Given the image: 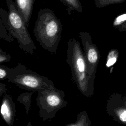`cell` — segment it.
Here are the masks:
<instances>
[{"instance_id":"cell-5","label":"cell","mask_w":126,"mask_h":126,"mask_svg":"<svg viewBox=\"0 0 126 126\" xmlns=\"http://www.w3.org/2000/svg\"><path fill=\"white\" fill-rule=\"evenodd\" d=\"M37 94L36 105L39 117L43 121L51 120L59 110L67 105L64 92L56 88L39 91Z\"/></svg>"},{"instance_id":"cell-17","label":"cell","mask_w":126,"mask_h":126,"mask_svg":"<svg viewBox=\"0 0 126 126\" xmlns=\"http://www.w3.org/2000/svg\"><path fill=\"white\" fill-rule=\"evenodd\" d=\"M11 56L10 55L2 51L0 48V63H2L4 62H8L11 60Z\"/></svg>"},{"instance_id":"cell-7","label":"cell","mask_w":126,"mask_h":126,"mask_svg":"<svg viewBox=\"0 0 126 126\" xmlns=\"http://www.w3.org/2000/svg\"><path fill=\"white\" fill-rule=\"evenodd\" d=\"M16 112V105L13 101L12 96L5 94L3 96L0 108L1 117L9 126L13 124Z\"/></svg>"},{"instance_id":"cell-10","label":"cell","mask_w":126,"mask_h":126,"mask_svg":"<svg viewBox=\"0 0 126 126\" xmlns=\"http://www.w3.org/2000/svg\"><path fill=\"white\" fill-rule=\"evenodd\" d=\"M91 120L86 111H82L78 114L75 122L66 125L65 126H91Z\"/></svg>"},{"instance_id":"cell-14","label":"cell","mask_w":126,"mask_h":126,"mask_svg":"<svg viewBox=\"0 0 126 126\" xmlns=\"http://www.w3.org/2000/svg\"><path fill=\"white\" fill-rule=\"evenodd\" d=\"M119 52L116 49H111L107 55V62L106 65L107 67H110L113 65L116 62L118 57Z\"/></svg>"},{"instance_id":"cell-11","label":"cell","mask_w":126,"mask_h":126,"mask_svg":"<svg viewBox=\"0 0 126 126\" xmlns=\"http://www.w3.org/2000/svg\"><path fill=\"white\" fill-rule=\"evenodd\" d=\"M112 25L120 32L126 31V12L116 17L113 21Z\"/></svg>"},{"instance_id":"cell-15","label":"cell","mask_w":126,"mask_h":126,"mask_svg":"<svg viewBox=\"0 0 126 126\" xmlns=\"http://www.w3.org/2000/svg\"><path fill=\"white\" fill-rule=\"evenodd\" d=\"M97 8H103L107 5L113 4H119L124 2L126 0H94Z\"/></svg>"},{"instance_id":"cell-19","label":"cell","mask_w":126,"mask_h":126,"mask_svg":"<svg viewBox=\"0 0 126 126\" xmlns=\"http://www.w3.org/2000/svg\"><path fill=\"white\" fill-rule=\"evenodd\" d=\"M27 126H32V124H31V123L30 121H29V122H28V123Z\"/></svg>"},{"instance_id":"cell-6","label":"cell","mask_w":126,"mask_h":126,"mask_svg":"<svg viewBox=\"0 0 126 126\" xmlns=\"http://www.w3.org/2000/svg\"><path fill=\"white\" fill-rule=\"evenodd\" d=\"M79 37L83 47L84 54L89 75L95 77L97 66L100 59V53L96 45L93 43L90 34L87 32H80Z\"/></svg>"},{"instance_id":"cell-8","label":"cell","mask_w":126,"mask_h":126,"mask_svg":"<svg viewBox=\"0 0 126 126\" xmlns=\"http://www.w3.org/2000/svg\"><path fill=\"white\" fill-rule=\"evenodd\" d=\"M35 0H15L16 9L24 20L27 27L29 26Z\"/></svg>"},{"instance_id":"cell-16","label":"cell","mask_w":126,"mask_h":126,"mask_svg":"<svg viewBox=\"0 0 126 126\" xmlns=\"http://www.w3.org/2000/svg\"><path fill=\"white\" fill-rule=\"evenodd\" d=\"M8 77V67L1 64L0 65V79L1 80L4 79H7Z\"/></svg>"},{"instance_id":"cell-18","label":"cell","mask_w":126,"mask_h":126,"mask_svg":"<svg viewBox=\"0 0 126 126\" xmlns=\"http://www.w3.org/2000/svg\"><path fill=\"white\" fill-rule=\"evenodd\" d=\"M7 90L5 87V85L2 83H0V96H1L2 94L5 93Z\"/></svg>"},{"instance_id":"cell-13","label":"cell","mask_w":126,"mask_h":126,"mask_svg":"<svg viewBox=\"0 0 126 126\" xmlns=\"http://www.w3.org/2000/svg\"><path fill=\"white\" fill-rule=\"evenodd\" d=\"M0 37L9 42L14 40L12 34L7 30L1 21H0Z\"/></svg>"},{"instance_id":"cell-4","label":"cell","mask_w":126,"mask_h":126,"mask_svg":"<svg viewBox=\"0 0 126 126\" xmlns=\"http://www.w3.org/2000/svg\"><path fill=\"white\" fill-rule=\"evenodd\" d=\"M8 7V21L11 33L18 42L20 48L32 55L36 47L28 30L24 20L18 13L12 0H6Z\"/></svg>"},{"instance_id":"cell-2","label":"cell","mask_w":126,"mask_h":126,"mask_svg":"<svg viewBox=\"0 0 126 126\" xmlns=\"http://www.w3.org/2000/svg\"><path fill=\"white\" fill-rule=\"evenodd\" d=\"M63 25L54 12L49 8L40 9L33 30L40 45L52 53H56L61 39Z\"/></svg>"},{"instance_id":"cell-1","label":"cell","mask_w":126,"mask_h":126,"mask_svg":"<svg viewBox=\"0 0 126 126\" xmlns=\"http://www.w3.org/2000/svg\"><path fill=\"white\" fill-rule=\"evenodd\" d=\"M66 61L70 67L71 79L83 95L90 97L94 94L95 77L89 75L84 52L80 42L75 38L67 42Z\"/></svg>"},{"instance_id":"cell-9","label":"cell","mask_w":126,"mask_h":126,"mask_svg":"<svg viewBox=\"0 0 126 126\" xmlns=\"http://www.w3.org/2000/svg\"><path fill=\"white\" fill-rule=\"evenodd\" d=\"M67 7V11L70 15L72 11L83 12V7L79 0H60Z\"/></svg>"},{"instance_id":"cell-12","label":"cell","mask_w":126,"mask_h":126,"mask_svg":"<svg viewBox=\"0 0 126 126\" xmlns=\"http://www.w3.org/2000/svg\"><path fill=\"white\" fill-rule=\"evenodd\" d=\"M34 92L30 91V92H25L21 94L17 97V99L18 101L22 103L26 109V111L27 113L28 114L30 110L31 105V99L32 94Z\"/></svg>"},{"instance_id":"cell-3","label":"cell","mask_w":126,"mask_h":126,"mask_svg":"<svg viewBox=\"0 0 126 126\" xmlns=\"http://www.w3.org/2000/svg\"><path fill=\"white\" fill-rule=\"evenodd\" d=\"M8 82L14 84L22 89L38 92L56 87L52 81L18 63L14 68L8 67Z\"/></svg>"}]
</instances>
